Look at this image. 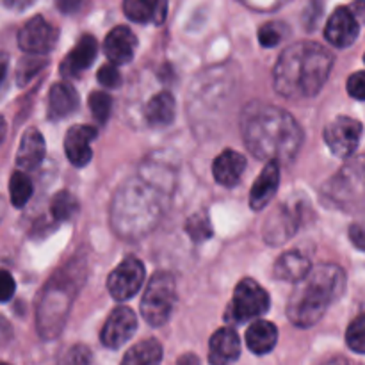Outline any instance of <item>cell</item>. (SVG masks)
<instances>
[{
    "label": "cell",
    "instance_id": "26",
    "mask_svg": "<svg viewBox=\"0 0 365 365\" xmlns=\"http://www.w3.org/2000/svg\"><path fill=\"white\" fill-rule=\"evenodd\" d=\"M163 362V346L155 339H148L132 346L125 353L121 365H160Z\"/></svg>",
    "mask_w": 365,
    "mask_h": 365
},
{
    "label": "cell",
    "instance_id": "28",
    "mask_svg": "<svg viewBox=\"0 0 365 365\" xmlns=\"http://www.w3.org/2000/svg\"><path fill=\"white\" fill-rule=\"evenodd\" d=\"M78 210V203L75 196L68 191L57 192L50 203V212L57 221H66Z\"/></svg>",
    "mask_w": 365,
    "mask_h": 365
},
{
    "label": "cell",
    "instance_id": "30",
    "mask_svg": "<svg viewBox=\"0 0 365 365\" xmlns=\"http://www.w3.org/2000/svg\"><path fill=\"white\" fill-rule=\"evenodd\" d=\"M89 109L98 123H106L113 110V98L103 91H93L89 95Z\"/></svg>",
    "mask_w": 365,
    "mask_h": 365
},
{
    "label": "cell",
    "instance_id": "19",
    "mask_svg": "<svg viewBox=\"0 0 365 365\" xmlns=\"http://www.w3.org/2000/svg\"><path fill=\"white\" fill-rule=\"evenodd\" d=\"M246 170V157L235 150H225L212 164V175L223 187H234L242 178Z\"/></svg>",
    "mask_w": 365,
    "mask_h": 365
},
{
    "label": "cell",
    "instance_id": "2",
    "mask_svg": "<svg viewBox=\"0 0 365 365\" xmlns=\"http://www.w3.org/2000/svg\"><path fill=\"white\" fill-rule=\"evenodd\" d=\"M334 66V56L314 41L287 46L274 64L273 82L280 96L307 100L323 89Z\"/></svg>",
    "mask_w": 365,
    "mask_h": 365
},
{
    "label": "cell",
    "instance_id": "22",
    "mask_svg": "<svg viewBox=\"0 0 365 365\" xmlns=\"http://www.w3.org/2000/svg\"><path fill=\"white\" fill-rule=\"evenodd\" d=\"M278 342V330L269 321H253L250 328L246 330V344L250 351L255 355H266L273 351Z\"/></svg>",
    "mask_w": 365,
    "mask_h": 365
},
{
    "label": "cell",
    "instance_id": "5",
    "mask_svg": "<svg viewBox=\"0 0 365 365\" xmlns=\"http://www.w3.org/2000/svg\"><path fill=\"white\" fill-rule=\"evenodd\" d=\"M323 195L337 209L356 210L365 207V155L348 159L324 184Z\"/></svg>",
    "mask_w": 365,
    "mask_h": 365
},
{
    "label": "cell",
    "instance_id": "8",
    "mask_svg": "<svg viewBox=\"0 0 365 365\" xmlns=\"http://www.w3.org/2000/svg\"><path fill=\"white\" fill-rule=\"evenodd\" d=\"M362 139V125L348 116H339L324 128V143L334 155L348 159L359 148Z\"/></svg>",
    "mask_w": 365,
    "mask_h": 365
},
{
    "label": "cell",
    "instance_id": "16",
    "mask_svg": "<svg viewBox=\"0 0 365 365\" xmlns=\"http://www.w3.org/2000/svg\"><path fill=\"white\" fill-rule=\"evenodd\" d=\"M135 48H138V38L130 29L123 27V25L113 29L103 41V52L114 66L130 63Z\"/></svg>",
    "mask_w": 365,
    "mask_h": 365
},
{
    "label": "cell",
    "instance_id": "25",
    "mask_svg": "<svg viewBox=\"0 0 365 365\" xmlns=\"http://www.w3.org/2000/svg\"><path fill=\"white\" fill-rule=\"evenodd\" d=\"M123 11L132 21L138 24H163L168 13V4L164 2H148V0H127L123 4Z\"/></svg>",
    "mask_w": 365,
    "mask_h": 365
},
{
    "label": "cell",
    "instance_id": "34",
    "mask_svg": "<svg viewBox=\"0 0 365 365\" xmlns=\"http://www.w3.org/2000/svg\"><path fill=\"white\" fill-rule=\"evenodd\" d=\"M96 78H98L100 84L103 86V88H109V89H116L121 86V73L120 70H118L114 64H103L102 68H100V71L96 73Z\"/></svg>",
    "mask_w": 365,
    "mask_h": 365
},
{
    "label": "cell",
    "instance_id": "37",
    "mask_svg": "<svg viewBox=\"0 0 365 365\" xmlns=\"http://www.w3.org/2000/svg\"><path fill=\"white\" fill-rule=\"evenodd\" d=\"M16 291V284H14V278L11 277V273L0 269V303L9 302L14 296Z\"/></svg>",
    "mask_w": 365,
    "mask_h": 365
},
{
    "label": "cell",
    "instance_id": "29",
    "mask_svg": "<svg viewBox=\"0 0 365 365\" xmlns=\"http://www.w3.org/2000/svg\"><path fill=\"white\" fill-rule=\"evenodd\" d=\"M285 36H287V25L282 21H269L260 27L259 41L264 48H273V46L280 45Z\"/></svg>",
    "mask_w": 365,
    "mask_h": 365
},
{
    "label": "cell",
    "instance_id": "6",
    "mask_svg": "<svg viewBox=\"0 0 365 365\" xmlns=\"http://www.w3.org/2000/svg\"><path fill=\"white\" fill-rule=\"evenodd\" d=\"M175 303H177V284L173 274L164 271L153 274L141 299L143 319L152 327H163L170 321Z\"/></svg>",
    "mask_w": 365,
    "mask_h": 365
},
{
    "label": "cell",
    "instance_id": "35",
    "mask_svg": "<svg viewBox=\"0 0 365 365\" xmlns=\"http://www.w3.org/2000/svg\"><path fill=\"white\" fill-rule=\"evenodd\" d=\"M91 364V351L86 346H75L64 356V365H89Z\"/></svg>",
    "mask_w": 365,
    "mask_h": 365
},
{
    "label": "cell",
    "instance_id": "41",
    "mask_svg": "<svg viewBox=\"0 0 365 365\" xmlns=\"http://www.w3.org/2000/svg\"><path fill=\"white\" fill-rule=\"evenodd\" d=\"M7 64H9V57H7V53L0 52V86L7 75Z\"/></svg>",
    "mask_w": 365,
    "mask_h": 365
},
{
    "label": "cell",
    "instance_id": "15",
    "mask_svg": "<svg viewBox=\"0 0 365 365\" xmlns=\"http://www.w3.org/2000/svg\"><path fill=\"white\" fill-rule=\"evenodd\" d=\"M96 52H98V43L93 36H82L77 45L68 52L64 61L61 63V75L66 78L78 77L84 70H88L95 63Z\"/></svg>",
    "mask_w": 365,
    "mask_h": 365
},
{
    "label": "cell",
    "instance_id": "12",
    "mask_svg": "<svg viewBox=\"0 0 365 365\" xmlns=\"http://www.w3.org/2000/svg\"><path fill=\"white\" fill-rule=\"evenodd\" d=\"M360 24L351 13L349 7H339L334 11V14L328 20L327 29H324V38L330 45L337 48H346L353 45L355 39L359 38Z\"/></svg>",
    "mask_w": 365,
    "mask_h": 365
},
{
    "label": "cell",
    "instance_id": "42",
    "mask_svg": "<svg viewBox=\"0 0 365 365\" xmlns=\"http://www.w3.org/2000/svg\"><path fill=\"white\" fill-rule=\"evenodd\" d=\"M4 138H6V121L0 116V143L4 141Z\"/></svg>",
    "mask_w": 365,
    "mask_h": 365
},
{
    "label": "cell",
    "instance_id": "7",
    "mask_svg": "<svg viewBox=\"0 0 365 365\" xmlns=\"http://www.w3.org/2000/svg\"><path fill=\"white\" fill-rule=\"evenodd\" d=\"M269 307V294L264 291L262 285H259L252 278H245L235 287L234 298L225 312V319L228 323H246V321L264 316Z\"/></svg>",
    "mask_w": 365,
    "mask_h": 365
},
{
    "label": "cell",
    "instance_id": "24",
    "mask_svg": "<svg viewBox=\"0 0 365 365\" xmlns=\"http://www.w3.org/2000/svg\"><path fill=\"white\" fill-rule=\"evenodd\" d=\"M145 113L146 121L152 127H168L175 120V113H177V103H175L173 95L168 91H160L157 95H153L150 98V102L146 103Z\"/></svg>",
    "mask_w": 365,
    "mask_h": 365
},
{
    "label": "cell",
    "instance_id": "11",
    "mask_svg": "<svg viewBox=\"0 0 365 365\" xmlns=\"http://www.w3.org/2000/svg\"><path fill=\"white\" fill-rule=\"evenodd\" d=\"M138 330V317L127 307H118L107 317L106 324L100 334V341L106 348L116 349L121 348L125 342L132 339V335Z\"/></svg>",
    "mask_w": 365,
    "mask_h": 365
},
{
    "label": "cell",
    "instance_id": "32",
    "mask_svg": "<svg viewBox=\"0 0 365 365\" xmlns=\"http://www.w3.org/2000/svg\"><path fill=\"white\" fill-rule=\"evenodd\" d=\"M346 342L355 353L365 355V314L356 317L346 331Z\"/></svg>",
    "mask_w": 365,
    "mask_h": 365
},
{
    "label": "cell",
    "instance_id": "20",
    "mask_svg": "<svg viewBox=\"0 0 365 365\" xmlns=\"http://www.w3.org/2000/svg\"><path fill=\"white\" fill-rule=\"evenodd\" d=\"M45 159V139L38 128H27L21 135L16 153V164L24 171L36 170Z\"/></svg>",
    "mask_w": 365,
    "mask_h": 365
},
{
    "label": "cell",
    "instance_id": "14",
    "mask_svg": "<svg viewBox=\"0 0 365 365\" xmlns=\"http://www.w3.org/2000/svg\"><path fill=\"white\" fill-rule=\"evenodd\" d=\"M96 135H98V130L95 127H89V125H75L66 132L64 152H66L68 160L73 166L82 168L91 160V143L95 141Z\"/></svg>",
    "mask_w": 365,
    "mask_h": 365
},
{
    "label": "cell",
    "instance_id": "31",
    "mask_svg": "<svg viewBox=\"0 0 365 365\" xmlns=\"http://www.w3.org/2000/svg\"><path fill=\"white\" fill-rule=\"evenodd\" d=\"M185 232H187V235L195 242H203L212 235V228H210V223L209 220H207V216L205 214H198V212L185 221Z\"/></svg>",
    "mask_w": 365,
    "mask_h": 365
},
{
    "label": "cell",
    "instance_id": "40",
    "mask_svg": "<svg viewBox=\"0 0 365 365\" xmlns=\"http://www.w3.org/2000/svg\"><path fill=\"white\" fill-rule=\"evenodd\" d=\"M177 365H200V359L196 355H192V353H185V355H182L178 359Z\"/></svg>",
    "mask_w": 365,
    "mask_h": 365
},
{
    "label": "cell",
    "instance_id": "3",
    "mask_svg": "<svg viewBox=\"0 0 365 365\" xmlns=\"http://www.w3.org/2000/svg\"><path fill=\"white\" fill-rule=\"evenodd\" d=\"M344 291L346 273L342 267L335 264H319L312 267L292 289L287 305L289 321L298 328L314 327Z\"/></svg>",
    "mask_w": 365,
    "mask_h": 365
},
{
    "label": "cell",
    "instance_id": "43",
    "mask_svg": "<svg viewBox=\"0 0 365 365\" xmlns=\"http://www.w3.org/2000/svg\"><path fill=\"white\" fill-rule=\"evenodd\" d=\"M323 365H348V362H346L344 359H334V360H328V362Z\"/></svg>",
    "mask_w": 365,
    "mask_h": 365
},
{
    "label": "cell",
    "instance_id": "23",
    "mask_svg": "<svg viewBox=\"0 0 365 365\" xmlns=\"http://www.w3.org/2000/svg\"><path fill=\"white\" fill-rule=\"evenodd\" d=\"M312 269L309 257H305L299 252H285L274 264V277L278 280L287 282H299L307 277Z\"/></svg>",
    "mask_w": 365,
    "mask_h": 365
},
{
    "label": "cell",
    "instance_id": "13",
    "mask_svg": "<svg viewBox=\"0 0 365 365\" xmlns=\"http://www.w3.org/2000/svg\"><path fill=\"white\" fill-rule=\"evenodd\" d=\"M299 227V209H291L289 205H280L273 210L264 225V239L267 245L278 246L291 239Z\"/></svg>",
    "mask_w": 365,
    "mask_h": 365
},
{
    "label": "cell",
    "instance_id": "21",
    "mask_svg": "<svg viewBox=\"0 0 365 365\" xmlns=\"http://www.w3.org/2000/svg\"><path fill=\"white\" fill-rule=\"evenodd\" d=\"M78 93L68 82H57L48 93V118L50 120H63L75 113L78 107Z\"/></svg>",
    "mask_w": 365,
    "mask_h": 365
},
{
    "label": "cell",
    "instance_id": "17",
    "mask_svg": "<svg viewBox=\"0 0 365 365\" xmlns=\"http://www.w3.org/2000/svg\"><path fill=\"white\" fill-rule=\"evenodd\" d=\"M241 355V339L232 328H220L210 337L209 362L210 365H230Z\"/></svg>",
    "mask_w": 365,
    "mask_h": 365
},
{
    "label": "cell",
    "instance_id": "1",
    "mask_svg": "<svg viewBox=\"0 0 365 365\" xmlns=\"http://www.w3.org/2000/svg\"><path fill=\"white\" fill-rule=\"evenodd\" d=\"M241 132L246 148L266 163H291L303 143L298 121L271 103H250L242 113Z\"/></svg>",
    "mask_w": 365,
    "mask_h": 365
},
{
    "label": "cell",
    "instance_id": "44",
    "mask_svg": "<svg viewBox=\"0 0 365 365\" xmlns=\"http://www.w3.org/2000/svg\"><path fill=\"white\" fill-rule=\"evenodd\" d=\"M2 216H4V202L2 198H0V220H2Z\"/></svg>",
    "mask_w": 365,
    "mask_h": 365
},
{
    "label": "cell",
    "instance_id": "27",
    "mask_svg": "<svg viewBox=\"0 0 365 365\" xmlns=\"http://www.w3.org/2000/svg\"><path fill=\"white\" fill-rule=\"evenodd\" d=\"M32 191V180L29 178V175L25 171H14L11 175V180H9V196H11V203L14 207H24L25 203L31 200Z\"/></svg>",
    "mask_w": 365,
    "mask_h": 365
},
{
    "label": "cell",
    "instance_id": "38",
    "mask_svg": "<svg viewBox=\"0 0 365 365\" xmlns=\"http://www.w3.org/2000/svg\"><path fill=\"white\" fill-rule=\"evenodd\" d=\"M349 239H351L353 245L359 250L365 252V225L364 223H355L349 228Z\"/></svg>",
    "mask_w": 365,
    "mask_h": 365
},
{
    "label": "cell",
    "instance_id": "10",
    "mask_svg": "<svg viewBox=\"0 0 365 365\" xmlns=\"http://www.w3.org/2000/svg\"><path fill=\"white\" fill-rule=\"evenodd\" d=\"M59 32L43 16H34L18 32V46L29 56H45L56 46Z\"/></svg>",
    "mask_w": 365,
    "mask_h": 365
},
{
    "label": "cell",
    "instance_id": "18",
    "mask_svg": "<svg viewBox=\"0 0 365 365\" xmlns=\"http://www.w3.org/2000/svg\"><path fill=\"white\" fill-rule=\"evenodd\" d=\"M278 185H280V164L267 163L250 192V207L253 210H262L277 195Z\"/></svg>",
    "mask_w": 365,
    "mask_h": 365
},
{
    "label": "cell",
    "instance_id": "33",
    "mask_svg": "<svg viewBox=\"0 0 365 365\" xmlns=\"http://www.w3.org/2000/svg\"><path fill=\"white\" fill-rule=\"evenodd\" d=\"M46 61H43L41 57H25L21 59V63L18 64V84L25 86L32 81L34 75H38L41 71V68H45Z\"/></svg>",
    "mask_w": 365,
    "mask_h": 365
},
{
    "label": "cell",
    "instance_id": "39",
    "mask_svg": "<svg viewBox=\"0 0 365 365\" xmlns=\"http://www.w3.org/2000/svg\"><path fill=\"white\" fill-rule=\"evenodd\" d=\"M349 9H351V13L355 14V18L359 20V24H365V2L353 4Z\"/></svg>",
    "mask_w": 365,
    "mask_h": 365
},
{
    "label": "cell",
    "instance_id": "36",
    "mask_svg": "<svg viewBox=\"0 0 365 365\" xmlns=\"http://www.w3.org/2000/svg\"><path fill=\"white\" fill-rule=\"evenodd\" d=\"M348 93L355 100H362L365 102V71H356L348 78Z\"/></svg>",
    "mask_w": 365,
    "mask_h": 365
},
{
    "label": "cell",
    "instance_id": "46",
    "mask_svg": "<svg viewBox=\"0 0 365 365\" xmlns=\"http://www.w3.org/2000/svg\"><path fill=\"white\" fill-rule=\"evenodd\" d=\"M364 61H365V56H364Z\"/></svg>",
    "mask_w": 365,
    "mask_h": 365
},
{
    "label": "cell",
    "instance_id": "9",
    "mask_svg": "<svg viewBox=\"0 0 365 365\" xmlns=\"http://www.w3.org/2000/svg\"><path fill=\"white\" fill-rule=\"evenodd\" d=\"M143 282H145V266L141 260L128 257L109 274L107 289L114 299L125 302L138 294L139 289L143 287Z\"/></svg>",
    "mask_w": 365,
    "mask_h": 365
},
{
    "label": "cell",
    "instance_id": "4",
    "mask_svg": "<svg viewBox=\"0 0 365 365\" xmlns=\"http://www.w3.org/2000/svg\"><path fill=\"white\" fill-rule=\"evenodd\" d=\"M160 192L152 182L139 178L125 182L110 207V223L123 237H139L152 230L160 216Z\"/></svg>",
    "mask_w": 365,
    "mask_h": 365
},
{
    "label": "cell",
    "instance_id": "45",
    "mask_svg": "<svg viewBox=\"0 0 365 365\" xmlns=\"http://www.w3.org/2000/svg\"><path fill=\"white\" fill-rule=\"evenodd\" d=\"M0 365H9V364H6V362H0Z\"/></svg>",
    "mask_w": 365,
    "mask_h": 365
}]
</instances>
